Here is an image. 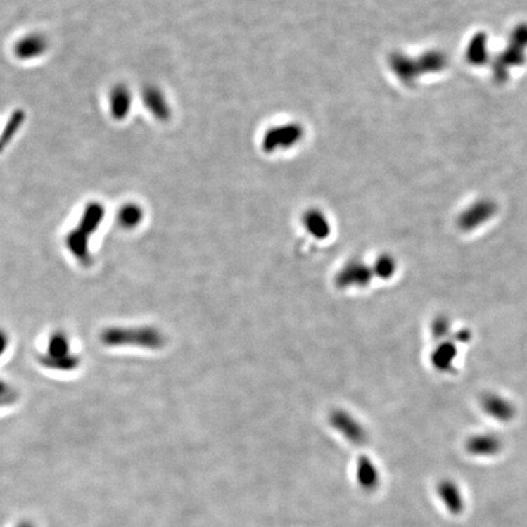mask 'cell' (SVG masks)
<instances>
[{"label":"cell","instance_id":"13","mask_svg":"<svg viewBox=\"0 0 527 527\" xmlns=\"http://www.w3.org/2000/svg\"><path fill=\"white\" fill-rule=\"evenodd\" d=\"M357 480L359 485L367 490H375L380 485V472L372 459L362 457L357 466Z\"/></svg>","mask_w":527,"mask_h":527},{"label":"cell","instance_id":"20","mask_svg":"<svg viewBox=\"0 0 527 527\" xmlns=\"http://www.w3.org/2000/svg\"><path fill=\"white\" fill-rule=\"evenodd\" d=\"M16 527H36L33 523H27V521H25V523H21L20 525H18Z\"/></svg>","mask_w":527,"mask_h":527},{"label":"cell","instance_id":"3","mask_svg":"<svg viewBox=\"0 0 527 527\" xmlns=\"http://www.w3.org/2000/svg\"><path fill=\"white\" fill-rule=\"evenodd\" d=\"M43 367L59 372H71L80 367L81 359L71 349V341L64 331H56L48 338L44 353L38 357Z\"/></svg>","mask_w":527,"mask_h":527},{"label":"cell","instance_id":"12","mask_svg":"<svg viewBox=\"0 0 527 527\" xmlns=\"http://www.w3.org/2000/svg\"><path fill=\"white\" fill-rule=\"evenodd\" d=\"M482 408L497 421H510L515 414L513 405L498 395H486L482 400Z\"/></svg>","mask_w":527,"mask_h":527},{"label":"cell","instance_id":"14","mask_svg":"<svg viewBox=\"0 0 527 527\" xmlns=\"http://www.w3.org/2000/svg\"><path fill=\"white\" fill-rule=\"evenodd\" d=\"M488 39L485 33H477L468 44L466 48V60L471 65L481 66L488 61Z\"/></svg>","mask_w":527,"mask_h":527},{"label":"cell","instance_id":"4","mask_svg":"<svg viewBox=\"0 0 527 527\" xmlns=\"http://www.w3.org/2000/svg\"><path fill=\"white\" fill-rule=\"evenodd\" d=\"M305 137V129L297 121L274 125L262 134L260 147L270 155L279 151H287L297 147Z\"/></svg>","mask_w":527,"mask_h":527},{"label":"cell","instance_id":"11","mask_svg":"<svg viewBox=\"0 0 527 527\" xmlns=\"http://www.w3.org/2000/svg\"><path fill=\"white\" fill-rule=\"evenodd\" d=\"M495 209L497 207L492 201L482 199L464 211L459 217V226L465 231L476 229L477 226L481 225L485 221L490 220L495 214Z\"/></svg>","mask_w":527,"mask_h":527},{"label":"cell","instance_id":"5","mask_svg":"<svg viewBox=\"0 0 527 527\" xmlns=\"http://www.w3.org/2000/svg\"><path fill=\"white\" fill-rule=\"evenodd\" d=\"M388 65L399 81L405 84H413L419 76L427 74L426 65L422 56L415 60L403 53L395 51L388 58Z\"/></svg>","mask_w":527,"mask_h":527},{"label":"cell","instance_id":"1","mask_svg":"<svg viewBox=\"0 0 527 527\" xmlns=\"http://www.w3.org/2000/svg\"><path fill=\"white\" fill-rule=\"evenodd\" d=\"M106 216V209L103 204L98 202L88 203L83 209L81 219L78 221L77 226L70 234L66 236L65 244L71 255L81 262L82 265L87 266L91 262V254H89V239L96 229H99L101 222Z\"/></svg>","mask_w":527,"mask_h":527},{"label":"cell","instance_id":"10","mask_svg":"<svg viewBox=\"0 0 527 527\" xmlns=\"http://www.w3.org/2000/svg\"><path fill=\"white\" fill-rule=\"evenodd\" d=\"M503 448V442L493 433H476L469 437L465 443V450L472 457L490 458L500 453Z\"/></svg>","mask_w":527,"mask_h":527},{"label":"cell","instance_id":"7","mask_svg":"<svg viewBox=\"0 0 527 527\" xmlns=\"http://www.w3.org/2000/svg\"><path fill=\"white\" fill-rule=\"evenodd\" d=\"M49 51V41L41 32H28L15 42L14 56L21 61H33L41 59Z\"/></svg>","mask_w":527,"mask_h":527},{"label":"cell","instance_id":"6","mask_svg":"<svg viewBox=\"0 0 527 527\" xmlns=\"http://www.w3.org/2000/svg\"><path fill=\"white\" fill-rule=\"evenodd\" d=\"M141 101H142L144 109L159 122H166L171 119L172 109L170 106L169 99L165 92L156 84H147L144 86L141 92Z\"/></svg>","mask_w":527,"mask_h":527},{"label":"cell","instance_id":"17","mask_svg":"<svg viewBox=\"0 0 527 527\" xmlns=\"http://www.w3.org/2000/svg\"><path fill=\"white\" fill-rule=\"evenodd\" d=\"M305 222H307V225L310 227L312 232L325 234V231L327 229V222H326L325 216L317 210H312L307 212V216H305Z\"/></svg>","mask_w":527,"mask_h":527},{"label":"cell","instance_id":"8","mask_svg":"<svg viewBox=\"0 0 527 527\" xmlns=\"http://www.w3.org/2000/svg\"><path fill=\"white\" fill-rule=\"evenodd\" d=\"M436 495L448 513L454 516L463 514L466 507L462 487L452 478H443L436 486Z\"/></svg>","mask_w":527,"mask_h":527},{"label":"cell","instance_id":"19","mask_svg":"<svg viewBox=\"0 0 527 527\" xmlns=\"http://www.w3.org/2000/svg\"><path fill=\"white\" fill-rule=\"evenodd\" d=\"M8 345H9V336L4 330L0 329V358L5 353Z\"/></svg>","mask_w":527,"mask_h":527},{"label":"cell","instance_id":"15","mask_svg":"<svg viewBox=\"0 0 527 527\" xmlns=\"http://www.w3.org/2000/svg\"><path fill=\"white\" fill-rule=\"evenodd\" d=\"M143 209L137 203H126L118 212V222L125 229L137 227L143 220Z\"/></svg>","mask_w":527,"mask_h":527},{"label":"cell","instance_id":"9","mask_svg":"<svg viewBox=\"0 0 527 527\" xmlns=\"http://www.w3.org/2000/svg\"><path fill=\"white\" fill-rule=\"evenodd\" d=\"M109 113L115 121H125L129 118L133 108L132 89L126 83H115L109 91L108 98Z\"/></svg>","mask_w":527,"mask_h":527},{"label":"cell","instance_id":"16","mask_svg":"<svg viewBox=\"0 0 527 527\" xmlns=\"http://www.w3.org/2000/svg\"><path fill=\"white\" fill-rule=\"evenodd\" d=\"M23 114L21 111H18L16 114L11 116V119L9 120V122L6 124L4 129H3V136L0 137V151L5 148V146L14 138L15 133L19 131V127L21 126L23 122Z\"/></svg>","mask_w":527,"mask_h":527},{"label":"cell","instance_id":"2","mask_svg":"<svg viewBox=\"0 0 527 527\" xmlns=\"http://www.w3.org/2000/svg\"><path fill=\"white\" fill-rule=\"evenodd\" d=\"M526 49L527 23H521L512 31L508 46L497 56L493 64V77L497 82H505L508 80L510 70L525 64Z\"/></svg>","mask_w":527,"mask_h":527},{"label":"cell","instance_id":"18","mask_svg":"<svg viewBox=\"0 0 527 527\" xmlns=\"http://www.w3.org/2000/svg\"><path fill=\"white\" fill-rule=\"evenodd\" d=\"M18 395L14 388L3 380H0V408L14 403Z\"/></svg>","mask_w":527,"mask_h":527}]
</instances>
